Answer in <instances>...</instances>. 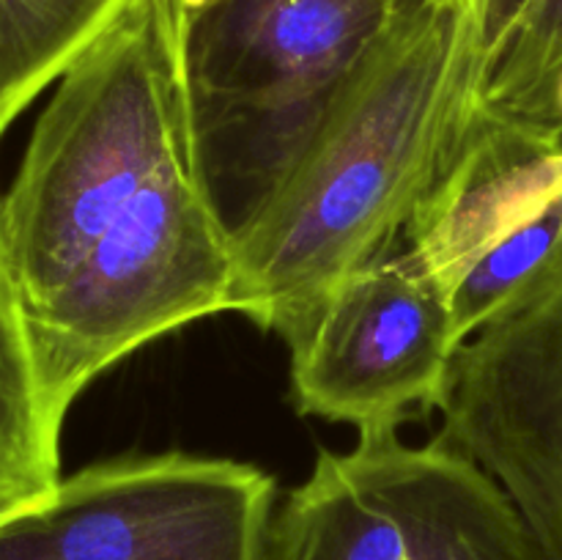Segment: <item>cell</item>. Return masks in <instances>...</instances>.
<instances>
[{
	"label": "cell",
	"mask_w": 562,
	"mask_h": 560,
	"mask_svg": "<svg viewBox=\"0 0 562 560\" xmlns=\"http://www.w3.org/2000/svg\"><path fill=\"white\" fill-rule=\"evenodd\" d=\"M60 428L64 421L55 417L44 395L0 225V516L44 497L64 478Z\"/></svg>",
	"instance_id": "obj_10"
},
{
	"label": "cell",
	"mask_w": 562,
	"mask_h": 560,
	"mask_svg": "<svg viewBox=\"0 0 562 560\" xmlns=\"http://www.w3.org/2000/svg\"><path fill=\"white\" fill-rule=\"evenodd\" d=\"M530 0H475L472 5V20H475V42L477 58H481V77L486 66L492 64L494 55L505 44L508 33L525 14ZM481 86V82H477Z\"/></svg>",
	"instance_id": "obj_14"
},
{
	"label": "cell",
	"mask_w": 562,
	"mask_h": 560,
	"mask_svg": "<svg viewBox=\"0 0 562 560\" xmlns=\"http://www.w3.org/2000/svg\"><path fill=\"white\" fill-rule=\"evenodd\" d=\"M562 195V130L475 102L404 231V245L453 300L488 250Z\"/></svg>",
	"instance_id": "obj_9"
},
{
	"label": "cell",
	"mask_w": 562,
	"mask_h": 560,
	"mask_svg": "<svg viewBox=\"0 0 562 560\" xmlns=\"http://www.w3.org/2000/svg\"><path fill=\"white\" fill-rule=\"evenodd\" d=\"M439 437L519 511L541 560H562V247L459 349Z\"/></svg>",
	"instance_id": "obj_7"
},
{
	"label": "cell",
	"mask_w": 562,
	"mask_h": 560,
	"mask_svg": "<svg viewBox=\"0 0 562 560\" xmlns=\"http://www.w3.org/2000/svg\"><path fill=\"white\" fill-rule=\"evenodd\" d=\"M562 247V195L538 217L521 225L516 234L499 242L494 250L481 258L475 269L450 300L453 313V335L461 346L483 327L492 316L503 311L505 302L525 289Z\"/></svg>",
	"instance_id": "obj_13"
},
{
	"label": "cell",
	"mask_w": 562,
	"mask_h": 560,
	"mask_svg": "<svg viewBox=\"0 0 562 560\" xmlns=\"http://www.w3.org/2000/svg\"><path fill=\"white\" fill-rule=\"evenodd\" d=\"M269 560H541L519 511L481 464L398 426L322 450L269 533Z\"/></svg>",
	"instance_id": "obj_5"
},
{
	"label": "cell",
	"mask_w": 562,
	"mask_h": 560,
	"mask_svg": "<svg viewBox=\"0 0 562 560\" xmlns=\"http://www.w3.org/2000/svg\"><path fill=\"white\" fill-rule=\"evenodd\" d=\"M124 5L126 0H0V141Z\"/></svg>",
	"instance_id": "obj_11"
},
{
	"label": "cell",
	"mask_w": 562,
	"mask_h": 560,
	"mask_svg": "<svg viewBox=\"0 0 562 560\" xmlns=\"http://www.w3.org/2000/svg\"><path fill=\"white\" fill-rule=\"evenodd\" d=\"M234 231L220 214L195 146L165 163L64 283L25 311L55 417L132 351L231 311Z\"/></svg>",
	"instance_id": "obj_4"
},
{
	"label": "cell",
	"mask_w": 562,
	"mask_h": 560,
	"mask_svg": "<svg viewBox=\"0 0 562 560\" xmlns=\"http://www.w3.org/2000/svg\"><path fill=\"white\" fill-rule=\"evenodd\" d=\"M562 0H530L477 86V102L514 119L560 126Z\"/></svg>",
	"instance_id": "obj_12"
},
{
	"label": "cell",
	"mask_w": 562,
	"mask_h": 560,
	"mask_svg": "<svg viewBox=\"0 0 562 560\" xmlns=\"http://www.w3.org/2000/svg\"><path fill=\"white\" fill-rule=\"evenodd\" d=\"M184 20L126 0L38 115L0 225L22 307L47 300L165 163L195 146Z\"/></svg>",
	"instance_id": "obj_2"
},
{
	"label": "cell",
	"mask_w": 562,
	"mask_h": 560,
	"mask_svg": "<svg viewBox=\"0 0 562 560\" xmlns=\"http://www.w3.org/2000/svg\"><path fill=\"white\" fill-rule=\"evenodd\" d=\"M464 3H467V5H470V9H472V5H475V0H464Z\"/></svg>",
	"instance_id": "obj_16"
},
{
	"label": "cell",
	"mask_w": 562,
	"mask_h": 560,
	"mask_svg": "<svg viewBox=\"0 0 562 560\" xmlns=\"http://www.w3.org/2000/svg\"><path fill=\"white\" fill-rule=\"evenodd\" d=\"M477 82L472 9L428 0L384 44L272 201L234 234L231 311L294 346L351 275L398 250Z\"/></svg>",
	"instance_id": "obj_1"
},
{
	"label": "cell",
	"mask_w": 562,
	"mask_h": 560,
	"mask_svg": "<svg viewBox=\"0 0 562 560\" xmlns=\"http://www.w3.org/2000/svg\"><path fill=\"white\" fill-rule=\"evenodd\" d=\"M272 505V475L245 461H99L0 516V560H269Z\"/></svg>",
	"instance_id": "obj_6"
},
{
	"label": "cell",
	"mask_w": 562,
	"mask_h": 560,
	"mask_svg": "<svg viewBox=\"0 0 562 560\" xmlns=\"http://www.w3.org/2000/svg\"><path fill=\"white\" fill-rule=\"evenodd\" d=\"M459 344L450 300L409 247L351 275L291 346L302 415L357 432L437 412Z\"/></svg>",
	"instance_id": "obj_8"
},
{
	"label": "cell",
	"mask_w": 562,
	"mask_h": 560,
	"mask_svg": "<svg viewBox=\"0 0 562 560\" xmlns=\"http://www.w3.org/2000/svg\"><path fill=\"white\" fill-rule=\"evenodd\" d=\"M170 3H173L176 9H179L181 20H184V27H187L192 20H195L198 14H201V11H206L209 5H214V3H217V0H170Z\"/></svg>",
	"instance_id": "obj_15"
},
{
	"label": "cell",
	"mask_w": 562,
	"mask_h": 560,
	"mask_svg": "<svg viewBox=\"0 0 562 560\" xmlns=\"http://www.w3.org/2000/svg\"><path fill=\"white\" fill-rule=\"evenodd\" d=\"M428 0H217L187 25L201 173L241 231L294 173L393 33Z\"/></svg>",
	"instance_id": "obj_3"
}]
</instances>
